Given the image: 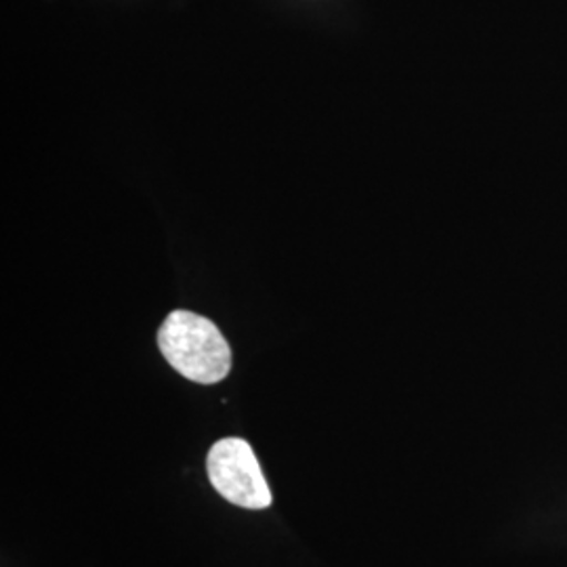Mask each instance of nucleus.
<instances>
[{"instance_id": "2", "label": "nucleus", "mask_w": 567, "mask_h": 567, "mask_svg": "<svg viewBox=\"0 0 567 567\" xmlns=\"http://www.w3.org/2000/svg\"><path fill=\"white\" fill-rule=\"evenodd\" d=\"M206 473L213 487L236 507L261 511L274 503L255 450L246 440L225 437L217 442L208 450Z\"/></svg>"}, {"instance_id": "1", "label": "nucleus", "mask_w": 567, "mask_h": 567, "mask_svg": "<svg viewBox=\"0 0 567 567\" xmlns=\"http://www.w3.org/2000/svg\"><path fill=\"white\" fill-rule=\"evenodd\" d=\"M158 347L168 365L192 383L215 385L231 372V347L224 332L194 311H171L158 330Z\"/></svg>"}]
</instances>
